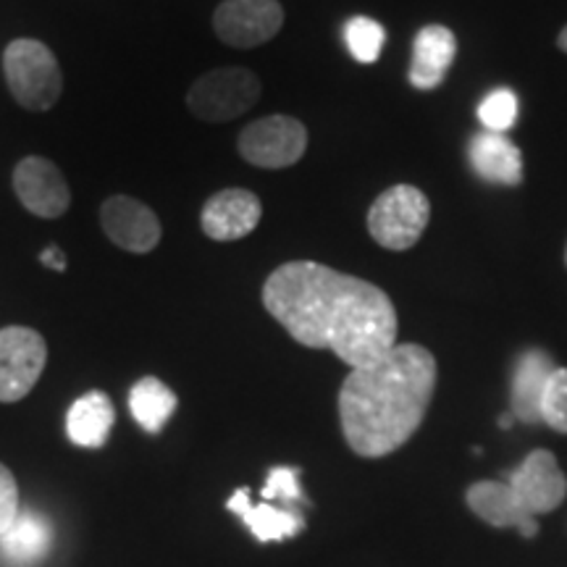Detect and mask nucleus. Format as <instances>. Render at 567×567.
I'll use <instances>...</instances> for the list:
<instances>
[{"instance_id": "14", "label": "nucleus", "mask_w": 567, "mask_h": 567, "mask_svg": "<svg viewBox=\"0 0 567 567\" xmlns=\"http://www.w3.org/2000/svg\"><path fill=\"white\" fill-rule=\"evenodd\" d=\"M457 55L455 32L442 24H429L415 34L410 84L415 90H436Z\"/></svg>"}, {"instance_id": "26", "label": "nucleus", "mask_w": 567, "mask_h": 567, "mask_svg": "<svg viewBox=\"0 0 567 567\" xmlns=\"http://www.w3.org/2000/svg\"><path fill=\"white\" fill-rule=\"evenodd\" d=\"M40 260H42V266L53 268V271H61V274L66 271V255H63L59 245L45 247V250H42V255H40Z\"/></svg>"}, {"instance_id": "23", "label": "nucleus", "mask_w": 567, "mask_h": 567, "mask_svg": "<svg viewBox=\"0 0 567 567\" xmlns=\"http://www.w3.org/2000/svg\"><path fill=\"white\" fill-rule=\"evenodd\" d=\"M542 423L567 434V368H555L542 396Z\"/></svg>"}, {"instance_id": "4", "label": "nucleus", "mask_w": 567, "mask_h": 567, "mask_svg": "<svg viewBox=\"0 0 567 567\" xmlns=\"http://www.w3.org/2000/svg\"><path fill=\"white\" fill-rule=\"evenodd\" d=\"M431 203L413 184H394L375 197L368 210V231L386 250H410L423 237Z\"/></svg>"}, {"instance_id": "2", "label": "nucleus", "mask_w": 567, "mask_h": 567, "mask_svg": "<svg viewBox=\"0 0 567 567\" xmlns=\"http://www.w3.org/2000/svg\"><path fill=\"white\" fill-rule=\"evenodd\" d=\"M436 358L421 344H394L384 358L354 368L339 392V421L360 457H386L421 429L436 389Z\"/></svg>"}, {"instance_id": "20", "label": "nucleus", "mask_w": 567, "mask_h": 567, "mask_svg": "<svg viewBox=\"0 0 567 567\" xmlns=\"http://www.w3.org/2000/svg\"><path fill=\"white\" fill-rule=\"evenodd\" d=\"M130 410L147 434H161L176 410V394L155 375H145L130 392Z\"/></svg>"}, {"instance_id": "25", "label": "nucleus", "mask_w": 567, "mask_h": 567, "mask_svg": "<svg viewBox=\"0 0 567 567\" xmlns=\"http://www.w3.org/2000/svg\"><path fill=\"white\" fill-rule=\"evenodd\" d=\"M21 513L19 505V486L13 473L0 463V536L9 530Z\"/></svg>"}, {"instance_id": "17", "label": "nucleus", "mask_w": 567, "mask_h": 567, "mask_svg": "<svg viewBox=\"0 0 567 567\" xmlns=\"http://www.w3.org/2000/svg\"><path fill=\"white\" fill-rule=\"evenodd\" d=\"M231 513H237L245 520V526L252 530L258 542H284L292 538L305 528V517L295 509H281L274 505H252L250 488H237L226 502Z\"/></svg>"}, {"instance_id": "22", "label": "nucleus", "mask_w": 567, "mask_h": 567, "mask_svg": "<svg viewBox=\"0 0 567 567\" xmlns=\"http://www.w3.org/2000/svg\"><path fill=\"white\" fill-rule=\"evenodd\" d=\"M515 118H517V95L507 87L488 92L484 103L478 105V122L484 124L486 132L505 134L507 130H513Z\"/></svg>"}, {"instance_id": "7", "label": "nucleus", "mask_w": 567, "mask_h": 567, "mask_svg": "<svg viewBox=\"0 0 567 567\" xmlns=\"http://www.w3.org/2000/svg\"><path fill=\"white\" fill-rule=\"evenodd\" d=\"M48 344L34 329H0V402H19L32 392L45 371Z\"/></svg>"}, {"instance_id": "5", "label": "nucleus", "mask_w": 567, "mask_h": 567, "mask_svg": "<svg viewBox=\"0 0 567 567\" xmlns=\"http://www.w3.org/2000/svg\"><path fill=\"white\" fill-rule=\"evenodd\" d=\"M260 82L250 69L226 66L203 74L187 92V109L200 122H231L258 103Z\"/></svg>"}, {"instance_id": "11", "label": "nucleus", "mask_w": 567, "mask_h": 567, "mask_svg": "<svg viewBox=\"0 0 567 567\" xmlns=\"http://www.w3.org/2000/svg\"><path fill=\"white\" fill-rule=\"evenodd\" d=\"M101 224L111 243L126 252H153L163 237L158 216L145 203L126 195H113L103 203Z\"/></svg>"}, {"instance_id": "1", "label": "nucleus", "mask_w": 567, "mask_h": 567, "mask_svg": "<svg viewBox=\"0 0 567 567\" xmlns=\"http://www.w3.org/2000/svg\"><path fill=\"white\" fill-rule=\"evenodd\" d=\"M264 305L295 342L331 350L352 371L396 344V310L384 289L313 260L276 268L266 279Z\"/></svg>"}, {"instance_id": "10", "label": "nucleus", "mask_w": 567, "mask_h": 567, "mask_svg": "<svg viewBox=\"0 0 567 567\" xmlns=\"http://www.w3.org/2000/svg\"><path fill=\"white\" fill-rule=\"evenodd\" d=\"M507 484L513 488L520 505L530 515H544L557 509L567 496V478L559 471L557 457L549 450H534L507 476Z\"/></svg>"}, {"instance_id": "9", "label": "nucleus", "mask_w": 567, "mask_h": 567, "mask_svg": "<svg viewBox=\"0 0 567 567\" xmlns=\"http://www.w3.org/2000/svg\"><path fill=\"white\" fill-rule=\"evenodd\" d=\"M13 193L27 210L40 218H61L71 205L69 184L53 161L30 155L13 168Z\"/></svg>"}, {"instance_id": "18", "label": "nucleus", "mask_w": 567, "mask_h": 567, "mask_svg": "<svg viewBox=\"0 0 567 567\" xmlns=\"http://www.w3.org/2000/svg\"><path fill=\"white\" fill-rule=\"evenodd\" d=\"M51 544V523L34 509H21L17 523L0 536V557L17 567H32L48 555Z\"/></svg>"}, {"instance_id": "12", "label": "nucleus", "mask_w": 567, "mask_h": 567, "mask_svg": "<svg viewBox=\"0 0 567 567\" xmlns=\"http://www.w3.org/2000/svg\"><path fill=\"white\" fill-rule=\"evenodd\" d=\"M264 205L250 189H221L203 205L200 226L213 243H234L258 229Z\"/></svg>"}, {"instance_id": "13", "label": "nucleus", "mask_w": 567, "mask_h": 567, "mask_svg": "<svg viewBox=\"0 0 567 567\" xmlns=\"http://www.w3.org/2000/svg\"><path fill=\"white\" fill-rule=\"evenodd\" d=\"M467 507L476 513L481 520L494 528H517V534L534 538L538 534L536 515H530L520 505L507 481H478L467 488Z\"/></svg>"}, {"instance_id": "29", "label": "nucleus", "mask_w": 567, "mask_h": 567, "mask_svg": "<svg viewBox=\"0 0 567 567\" xmlns=\"http://www.w3.org/2000/svg\"><path fill=\"white\" fill-rule=\"evenodd\" d=\"M565 264H567V250H565Z\"/></svg>"}, {"instance_id": "8", "label": "nucleus", "mask_w": 567, "mask_h": 567, "mask_svg": "<svg viewBox=\"0 0 567 567\" xmlns=\"http://www.w3.org/2000/svg\"><path fill=\"white\" fill-rule=\"evenodd\" d=\"M284 24L279 0H224L213 13V30L231 48H258Z\"/></svg>"}, {"instance_id": "27", "label": "nucleus", "mask_w": 567, "mask_h": 567, "mask_svg": "<svg viewBox=\"0 0 567 567\" xmlns=\"http://www.w3.org/2000/svg\"><path fill=\"white\" fill-rule=\"evenodd\" d=\"M557 45H559V51L567 53V27H565L563 32H559V38H557Z\"/></svg>"}, {"instance_id": "3", "label": "nucleus", "mask_w": 567, "mask_h": 567, "mask_svg": "<svg viewBox=\"0 0 567 567\" xmlns=\"http://www.w3.org/2000/svg\"><path fill=\"white\" fill-rule=\"evenodd\" d=\"M3 74L9 90L21 109L48 111L59 103L63 76L55 55L45 42L21 38L3 53Z\"/></svg>"}, {"instance_id": "28", "label": "nucleus", "mask_w": 567, "mask_h": 567, "mask_svg": "<svg viewBox=\"0 0 567 567\" xmlns=\"http://www.w3.org/2000/svg\"><path fill=\"white\" fill-rule=\"evenodd\" d=\"M513 421H515V415H513V413H509V415H502V417H499V425H502V429H509V425H513Z\"/></svg>"}, {"instance_id": "21", "label": "nucleus", "mask_w": 567, "mask_h": 567, "mask_svg": "<svg viewBox=\"0 0 567 567\" xmlns=\"http://www.w3.org/2000/svg\"><path fill=\"white\" fill-rule=\"evenodd\" d=\"M386 32L384 27L375 19L368 17H352L344 24V42L350 48L352 59L360 63H375L381 55V48H384Z\"/></svg>"}, {"instance_id": "15", "label": "nucleus", "mask_w": 567, "mask_h": 567, "mask_svg": "<svg viewBox=\"0 0 567 567\" xmlns=\"http://www.w3.org/2000/svg\"><path fill=\"white\" fill-rule=\"evenodd\" d=\"M555 363L547 352L528 350L517 358L515 373H513V394H509V408L517 421L534 425L542 423V396L547 389V381Z\"/></svg>"}, {"instance_id": "6", "label": "nucleus", "mask_w": 567, "mask_h": 567, "mask_svg": "<svg viewBox=\"0 0 567 567\" xmlns=\"http://www.w3.org/2000/svg\"><path fill=\"white\" fill-rule=\"evenodd\" d=\"M237 147L250 166L289 168L308 151V130L292 116H266L245 126Z\"/></svg>"}, {"instance_id": "16", "label": "nucleus", "mask_w": 567, "mask_h": 567, "mask_svg": "<svg viewBox=\"0 0 567 567\" xmlns=\"http://www.w3.org/2000/svg\"><path fill=\"white\" fill-rule=\"evenodd\" d=\"M467 158H471L473 172L492 184H509L513 187L523 179V155L507 140V134H476L467 145Z\"/></svg>"}, {"instance_id": "24", "label": "nucleus", "mask_w": 567, "mask_h": 567, "mask_svg": "<svg viewBox=\"0 0 567 567\" xmlns=\"http://www.w3.org/2000/svg\"><path fill=\"white\" fill-rule=\"evenodd\" d=\"M266 502H308L300 488V467H274L264 486Z\"/></svg>"}, {"instance_id": "19", "label": "nucleus", "mask_w": 567, "mask_h": 567, "mask_svg": "<svg viewBox=\"0 0 567 567\" xmlns=\"http://www.w3.org/2000/svg\"><path fill=\"white\" fill-rule=\"evenodd\" d=\"M113 423H116V410L109 394L90 392L69 408L66 434L76 446L101 450L109 442Z\"/></svg>"}]
</instances>
